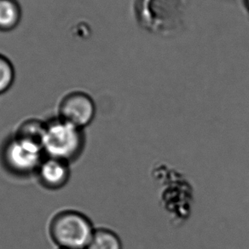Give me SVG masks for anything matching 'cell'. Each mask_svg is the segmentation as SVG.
Returning a JSON list of instances; mask_svg holds the SVG:
<instances>
[{"instance_id":"obj_1","label":"cell","mask_w":249,"mask_h":249,"mask_svg":"<svg viewBox=\"0 0 249 249\" xmlns=\"http://www.w3.org/2000/svg\"><path fill=\"white\" fill-rule=\"evenodd\" d=\"M42 147L45 157L72 162L80 156L85 147L83 129L56 117L45 122Z\"/></svg>"},{"instance_id":"obj_2","label":"cell","mask_w":249,"mask_h":249,"mask_svg":"<svg viewBox=\"0 0 249 249\" xmlns=\"http://www.w3.org/2000/svg\"><path fill=\"white\" fill-rule=\"evenodd\" d=\"M94 231L90 218L75 210L60 212L50 224V235L61 249H87Z\"/></svg>"},{"instance_id":"obj_3","label":"cell","mask_w":249,"mask_h":249,"mask_svg":"<svg viewBox=\"0 0 249 249\" xmlns=\"http://www.w3.org/2000/svg\"><path fill=\"white\" fill-rule=\"evenodd\" d=\"M45 153L40 143L15 135L3 149L4 165L12 173L28 175L37 172Z\"/></svg>"},{"instance_id":"obj_4","label":"cell","mask_w":249,"mask_h":249,"mask_svg":"<svg viewBox=\"0 0 249 249\" xmlns=\"http://www.w3.org/2000/svg\"><path fill=\"white\" fill-rule=\"evenodd\" d=\"M96 114L93 99L83 91L67 94L59 105V117L84 129L92 122Z\"/></svg>"},{"instance_id":"obj_5","label":"cell","mask_w":249,"mask_h":249,"mask_svg":"<svg viewBox=\"0 0 249 249\" xmlns=\"http://www.w3.org/2000/svg\"><path fill=\"white\" fill-rule=\"evenodd\" d=\"M70 164L62 160L45 157L37 170L39 182L48 190L62 189L70 178Z\"/></svg>"},{"instance_id":"obj_6","label":"cell","mask_w":249,"mask_h":249,"mask_svg":"<svg viewBox=\"0 0 249 249\" xmlns=\"http://www.w3.org/2000/svg\"><path fill=\"white\" fill-rule=\"evenodd\" d=\"M22 11L18 0H0V32L13 31L21 22Z\"/></svg>"},{"instance_id":"obj_7","label":"cell","mask_w":249,"mask_h":249,"mask_svg":"<svg viewBox=\"0 0 249 249\" xmlns=\"http://www.w3.org/2000/svg\"><path fill=\"white\" fill-rule=\"evenodd\" d=\"M87 249H122V242L117 234L110 230L97 229Z\"/></svg>"},{"instance_id":"obj_8","label":"cell","mask_w":249,"mask_h":249,"mask_svg":"<svg viewBox=\"0 0 249 249\" xmlns=\"http://www.w3.org/2000/svg\"><path fill=\"white\" fill-rule=\"evenodd\" d=\"M45 126H46V123L44 121H38L35 119L28 120L21 123V125L18 129L16 136L35 141L42 145V140L45 134Z\"/></svg>"},{"instance_id":"obj_9","label":"cell","mask_w":249,"mask_h":249,"mask_svg":"<svg viewBox=\"0 0 249 249\" xmlns=\"http://www.w3.org/2000/svg\"><path fill=\"white\" fill-rule=\"evenodd\" d=\"M16 79V70L11 60L0 54V95L11 89Z\"/></svg>"},{"instance_id":"obj_10","label":"cell","mask_w":249,"mask_h":249,"mask_svg":"<svg viewBox=\"0 0 249 249\" xmlns=\"http://www.w3.org/2000/svg\"><path fill=\"white\" fill-rule=\"evenodd\" d=\"M243 4H244V6H245L246 10L248 11L249 14V0H243Z\"/></svg>"},{"instance_id":"obj_11","label":"cell","mask_w":249,"mask_h":249,"mask_svg":"<svg viewBox=\"0 0 249 249\" xmlns=\"http://www.w3.org/2000/svg\"><path fill=\"white\" fill-rule=\"evenodd\" d=\"M59 249H61V248H59Z\"/></svg>"}]
</instances>
